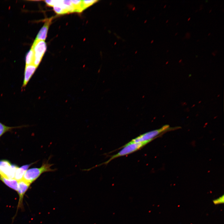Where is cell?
I'll return each mask as SVG.
<instances>
[{
    "label": "cell",
    "mask_w": 224,
    "mask_h": 224,
    "mask_svg": "<svg viewBox=\"0 0 224 224\" xmlns=\"http://www.w3.org/2000/svg\"><path fill=\"white\" fill-rule=\"evenodd\" d=\"M30 184L23 179L18 181V186L17 192L19 195V200L17 210L23 207V198L26 192L29 188Z\"/></svg>",
    "instance_id": "cell-6"
},
{
    "label": "cell",
    "mask_w": 224,
    "mask_h": 224,
    "mask_svg": "<svg viewBox=\"0 0 224 224\" xmlns=\"http://www.w3.org/2000/svg\"><path fill=\"white\" fill-rule=\"evenodd\" d=\"M212 11V9H210L209 11V12H210Z\"/></svg>",
    "instance_id": "cell-22"
},
{
    "label": "cell",
    "mask_w": 224,
    "mask_h": 224,
    "mask_svg": "<svg viewBox=\"0 0 224 224\" xmlns=\"http://www.w3.org/2000/svg\"><path fill=\"white\" fill-rule=\"evenodd\" d=\"M35 162L29 164H27L18 167L16 170L14 179L19 181L22 180L23 176L28 168Z\"/></svg>",
    "instance_id": "cell-10"
},
{
    "label": "cell",
    "mask_w": 224,
    "mask_h": 224,
    "mask_svg": "<svg viewBox=\"0 0 224 224\" xmlns=\"http://www.w3.org/2000/svg\"><path fill=\"white\" fill-rule=\"evenodd\" d=\"M97 0H82V7L83 10L97 2Z\"/></svg>",
    "instance_id": "cell-14"
},
{
    "label": "cell",
    "mask_w": 224,
    "mask_h": 224,
    "mask_svg": "<svg viewBox=\"0 0 224 224\" xmlns=\"http://www.w3.org/2000/svg\"><path fill=\"white\" fill-rule=\"evenodd\" d=\"M182 59H180V61H179L180 62H181L182 61Z\"/></svg>",
    "instance_id": "cell-27"
},
{
    "label": "cell",
    "mask_w": 224,
    "mask_h": 224,
    "mask_svg": "<svg viewBox=\"0 0 224 224\" xmlns=\"http://www.w3.org/2000/svg\"><path fill=\"white\" fill-rule=\"evenodd\" d=\"M0 180L7 186L17 192L18 181L15 179H8L0 176Z\"/></svg>",
    "instance_id": "cell-9"
},
{
    "label": "cell",
    "mask_w": 224,
    "mask_h": 224,
    "mask_svg": "<svg viewBox=\"0 0 224 224\" xmlns=\"http://www.w3.org/2000/svg\"><path fill=\"white\" fill-rule=\"evenodd\" d=\"M217 50H215L214 52H212V55L214 56H215V55H216V53H217Z\"/></svg>",
    "instance_id": "cell-18"
},
{
    "label": "cell",
    "mask_w": 224,
    "mask_h": 224,
    "mask_svg": "<svg viewBox=\"0 0 224 224\" xmlns=\"http://www.w3.org/2000/svg\"><path fill=\"white\" fill-rule=\"evenodd\" d=\"M18 168L7 161H0V176L8 179H14L15 172Z\"/></svg>",
    "instance_id": "cell-5"
},
{
    "label": "cell",
    "mask_w": 224,
    "mask_h": 224,
    "mask_svg": "<svg viewBox=\"0 0 224 224\" xmlns=\"http://www.w3.org/2000/svg\"><path fill=\"white\" fill-rule=\"evenodd\" d=\"M37 67L33 64L26 65L23 81L21 87L22 90L25 88L35 72Z\"/></svg>",
    "instance_id": "cell-7"
},
{
    "label": "cell",
    "mask_w": 224,
    "mask_h": 224,
    "mask_svg": "<svg viewBox=\"0 0 224 224\" xmlns=\"http://www.w3.org/2000/svg\"><path fill=\"white\" fill-rule=\"evenodd\" d=\"M210 34H211V33H209L208 34V35H210Z\"/></svg>",
    "instance_id": "cell-21"
},
{
    "label": "cell",
    "mask_w": 224,
    "mask_h": 224,
    "mask_svg": "<svg viewBox=\"0 0 224 224\" xmlns=\"http://www.w3.org/2000/svg\"><path fill=\"white\" fill-rule=\"evenodd\" d=\"M23 127L22 126L17 127H9L7 126L0 122V137L6 132L11 131L13 129L20 128Z\"/></svg>",
    "instance_id": "cell-11"
},
{
    "label": "cell",
    "mask_w": 224,
    "mask_h": 224,
    "mask_svg": "<svg viewBox=\"0 0 224 224\" xmlns=\"http://www.w3.org/2000/svg\"><path fill=\"white\" fill-rule=\"evenodd\" d=\"M168 20H167L166 21V22L167 23L168 22Z\"/></svg>",
    "instance_id": "cell-24"
},
{
    "label": "cell",
    "mask_w": 224,
    "mask_h": 224,
    "mask_svg": "<svg viewBox=\"0 0 224 224\" xmlns=\"http://www.w3.org/2000/svg\"><path fill=\"white\" fill-rule=\"evenodd\" d=\"M203 8V5L202 4H201L200 6V8L199 9V10H200L201 9H202Z\"/></svg>",
    "instance_id": "cell-19"
},
{
    "label": "cell",
    "mask_w": 224,
    "mask_h": 224,
    "mask_svg": "<svg viewBox=\"0 0 224 224\" xmlns=\"http://www.w3.org/2000/svg\"><path fill=\"white\" fill-rule=\"evenodd\" d=\"M31 48L34 55L33 64L38 67L46 51V44L44 41L35 40Z\"/></svg>",
    "instance_id": "cell-4"
},
{
    "label": "cell",
    "mask_w": 224,
    "mask_h": 224,
    "mask_svg": "<svg viewBox=\"0 0 224 224\" xmlns=\"http://www.w3.org/2000/svg\"><path fill=\"white\" fill-rule=\"evenodd\" d=\"M73 6L74 12H80L83 10L82 7V0H71Z\"/></svg>",
    "instance_id": "cell-13"
},
{
    "label": "cell",
    "mask_w": 224,
    "mask_h": 224,
    "mask_svg": "<svg viewBox=\"0 0 224 224\" xmlns=\"http://www.w3.org/2000/svg\"><path fill=\"white\" fill-rule=\"evenodd\" d=\"M53 164L48 161L43 162L39 168H32L27 170L25 172L22 179L30 184L35 181L43 173L55 171L51 166Z\"/></svg>",
    "instance_id": "cell-2"
},
{
    "label": "cell",
    "mask_w": 224,
    "mask_h": 224,
    "mask_svg": "<svg viewBox=\"0 0 224 224\" xmlns=\"http://www.w3.org/2000/svg\"><path fill=\"white\" fill-rule=\"evenodd\" d=\"M53 7L54 11L58 14H62L67 13L66 11L59 6H54Z\"/></svg>",
    "instance_id": "cell-15"
},
{
    "label": "cell",
    "mask_w": 224,
    "mask_h": 224,
    "mask_svg": "<svg viewBox=\"0 0 224 224\" xmlns=\"http://www.w3.org/2000/svg\"><path fill=\"white\" fill-rule=\"evenodd\" d=\"M224 202V196L223 194L213 200V202L215 205L223 204Z\"/></svg>",
    "instance_id": "cell-16"
},
{
    "label": "cell",
    "mask_w": 224,
    "mask_h": 224,
    "mask_svg": "<svg viewBox=\"0 0 224 224\" xmlns=\"http://www.w3.org/2000/svg\"><path fill=\"white\" fill-rule=\"evenodd\" d=\"M166 6V5H165L164 6V8H165Z\"/></svg>",
    "instance_id": "cell-26"
},
{
    "label": "cell",
    "mask_w": 224,
    "mask_h": 224,
    "mask_svg": "<svg viewBox=\"0 0 224 224\" xmlns=\"http://www.w3.org/2000/svg\"><path fill=\"white\" fill-rule=\"evenodd\" d=\"M34 55L33 51L31 49L27 52L26 57V65L33 64Z\"/></svg>",
    "instance_id": "cell-12"
},
{
    "label": "cell",
    "mask_w": 224,
    "mask_h": 224,
    "mask_svg": "<svg viewBox=\"0 0 224 224\" xmlns=\"http://www.w3.org/2000/svg\"><path fill=\"white\" fill-rule=\"evenodd\" d=\"M190 36V34L189 32L186 33L185 34V37L187 39H189Z\"/></svg>",
    "instance_id": "cell-17"
},
{
    "label": "cell",
    "mask_w": 224,
    "mask_h": 224,
    "mask_svg": "<svg viewBox=\"0 0 224 224\" xmlns=\"http://www.w3.org/2000/svg\"><path fill=\"white\" fill-rule=\"evenodd\" d=\"M168 62H166V63H168Z\"/></svg>",
    "instance_id": "cell-30"
},
{
    "label": "cell",
    "mask_w": 224,
    "mask_h": 224,
    "mask_svg": "<svg viewBox=\"0 0 224 224\" xmlns=\"http://www.w3.org/2000/svg\"><path fill=\"white\" fill-rule=\"evenodd\" d=\"M178 34V32H176L175 34V35H176Z\"/></svg>",
    "instance_id": "cell-23"
},
{
    "label": "cell",
    "mask_w": 224,
    "mask_h": 224,
    "mask_svg": "<svg viewBox=\"0 0 224 224\" xmlns=\"http://www.w3.org/2000/svg\"><path fill=\"white\" fill-rule=\"evenodd\" d=\"M197 11H198V10H196L195 11V12H196Z\"/></svg>",
    "instance_id": "cell-29"
},
{
    "label": "cell",
    "mask_w": 224,
    "mask_h": 224,
    "mask_svg": "<svg viewBox=\"0 0 224 224\" xmlns=\"http://www.w3.org/2000/svg\"><path fill=\"white\" fill-rule=\"evenodd\" d=\"M179 23L178 22L176 23V25H177Z\"/></svg>",
    "instance_id": "cell-25"
},
{
    "label": "cell",
    "mask_w": 224,
    "mask_h": 224,
    "mask_svg": "<svg viewBox=\"0 0 224 224\" xmlns=\"http://www.w3.org/2000/svg\"><path fill=\"white\" fill-rule=\"evenodd\" d=\"M52 18L47 19L44 25L38 32L35 40L44 41L47 37L49 26L51 23Z\"/></svg>",
    "instance_id": "cell-8"
},
{
    "label": "cell",
    "mask_w": 224,
    "mask_h": 224,
    "mask_svg": "<svg viewBox=\"0 0 224 224\" xmlns=\"http://www.w3.org/2000/svg\"><path fill=\"white\" fill-rule=\"evenodd\" d=\"M148 140L140 142H131L130 141L122 147V148L118 152L113 155L106 161L97 166H100L102 164H107L112 160L116 158L125 156L135 152L152 141Z\"/></svg>",
    "instance_id": "cell-1"
},
{
    "label": "cell",
    "mask_w": 224,
    "mask_h": 224,
    "mask_svg": "<svg viewBox=\"0 0 224 224\" xmlns=\"http://www.w3.org/2000/svg\"><path fill=\"white\" fill-rule=\"evenodd\" d=\"M169 51V50H167L166 51L167 52H168Z\"/></svg>",
    "instance_id": "cell-28"
},
{
    "label": "cell",
    "mask_w": 224,
    "mask_h": 224,
    "mask_svg": "<svg viewBox=\"0 0 224 224\" xmlns=\"http://www.w3.org/2000/svg\"><path fill=\"white\" fill-rule=\"evenodd\" d=\"M180 127H170V125L166 124L161 128L153 130L141 134L132 139L131 142H140L146 141L153 140L157 137H159L166 132L174 130L181 128Z\"/></svg>",
    "instance_id": "cell-3"
},
{
    "label": "cell",
    "mask_w": 224,
    "mask_h": 224,
    "mask_svg": "<svg viewBox=\"0 0 224 224\" xmlns=\"http://www.w3.org/2000/svg\"><path fill=\"white\" fill-rule=\"evenodd\" d=\"M190 17H189V18H188V21H189L190 20Z\"/></svg>",
    "instance_id": "cell-20"
}]
</instances>
